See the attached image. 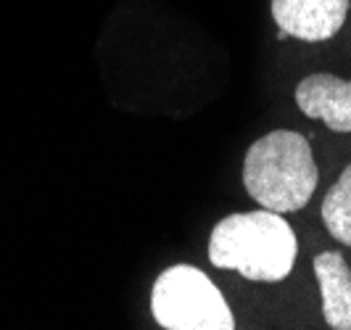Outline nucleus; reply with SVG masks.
<instances>
[{"label":"nucleus","mask_w":351,"mask_h":330,"mask_svg":"<svg viewBox=\"0 0 351 330\" xmlns=\"http://www.w3.org/2000/svg\"><path fill=\"white\" fill-rule=\"evenodd\" d=\"M151 312L167 330H232L222 291L193 264H172L154 283Z\"/></svg>","instance_id":"nucleus-3"},{"label":"nucleus","mask_w":351,"mask_h":330,"mask_svg":"<svg viewBox=\"0 0 351 330\" xmlns=\"http://www.w3.org/2000/svg\"><path fill=\"white\" fill-rule=\"evenodd\" d=\"M322 225L343 246H351V164L322 198Z\"/></svg>","instance_id":"nucleus-7"},{"label":"nucleus","mask_w":351,"mask_h":330,"mask_svg":"<svg viewBox=\"0 0 351 330\" xmlns=\"http://www.w3.org/2000/svg\"><path fill=\"white\" fill-rule=\"evenodd\" d=\"M296 106L304 117L325 122L333 132H351V80L328 71L309 74L296 85Z\"/></svg>","instance_id":"nucleus-5"},{"label":"nucleus","mask_w":351,"mask_h":330,"mask_svg":"<svg viewBox=\"0 0 351 330\" xmlns=\"http://www.w3.org/2000/svg\"><path fill=\"white\" fill-rule=\"evenodd\" d=\"M349 0H272V19L288 37L322 43L341 32Z\"/></svg>","instance_id":"nucleus-4"},{"label":"nucleus","mask_w":351,"mask_h":330,"mask_svg":"<svg viewBox=\"0 0 351 330\" xmlns=\"http://www.w3.org/2000/svg\"><path fill=\"white\" fill-rule=\"evenodd\" d=\"M299 254L293 227L269 209L238 211L219 220L209 235V261L235 270L254 283H278L291 275Z\"/></svg>","instance_id":"nucleus-1"},{"label":"nucleus","mask_w":351,"mask_h":330,"mask_svg":"<svg viewBox=\"0 0 351 330\" xmlns=\"http://www.w3.org/2000/svg\"><path fill=\"white\" fill-rule=\"evenodd\" d=\"M319 172L309 140L293 130H275L251 143L243 158V185L262 209L291 214L317 191Z\"/></svg>","instance_id":"nucleus-2"},{"label":"nucleus","mask_w":351,"mask_h":330,"mask_svg":"<svg viewBox=\"0 0 351 330\" xmlns=\"http://www.w3.org/2000/svg\"><path fill=\"white\" fill-rule=\"evenodd\" d=\"M315 275L322 294V317L333 330H351V267L338 251L315 257Z\"/></svg>","instance_id":"nucleus-6"}]
</instances>
